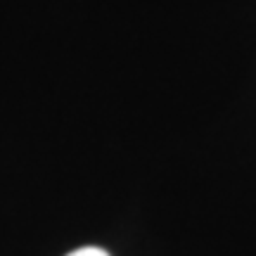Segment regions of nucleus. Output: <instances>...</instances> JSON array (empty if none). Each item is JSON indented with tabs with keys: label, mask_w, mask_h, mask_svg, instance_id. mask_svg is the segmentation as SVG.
<instances>
[{
	"label": "nucleus",
	"mask_w": 256,
	"mask_h": 256,
	"mask_svg": "<svg viewBox=\"0 0 256 256\" xmlns=\"http://www.w3.org/2000/svg\"><path fill=\"white\" fill-rule=\"evenodd\" d=\"M66 256H110V254L98 247H81V249H74L72 254H66Z\"/></svg>",
	"instance_id": "obj_1"
}]
</instances>
